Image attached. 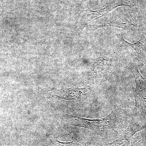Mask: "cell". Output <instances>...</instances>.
<instances>
[{
	"label": "cell",
	"instance_id": "3957f363",
	"mask_svg": "<svg viewBox=\"0 0 146 146\" xmlns=\"http://www.w3.org/2000/svg\"><path fill=\"white\" fill-rule=\"evenodd\" d=\"M92 87H86L81 89H67L54 91V95L66 100L73 102L85 100L91 96Z\"/></svg>",
	"mask_w": 146,
	"mask_h": 146
},
{
	"label": "cell",
	"instance_id": "7a4b0ae2",
	"mask_svg": "<svg viewBox=\"0 0 146 146\" xmlns=\"http://www.w3.org/2000/svg\"><path fill=\"white\" fill-rule=\"evenodd\" d=\"M136 82L134 96L136 102V112L133 117L146 125V78H144L135 65L132 67Z\"/></svg>",
	"mask_w": 146,
	"mask_h": 146
},
{
	"label": "cell",
	"instance_id": "9c48e42d",
	"mask_svg": "<svg viewBox=\"0 0 146 146\" xmlns=\"http://www.w3.org/2000/svg\"><path fill=\"white\" fill-rule=\"evenodd\" d=\"M125 18H121L116 20H113L112 22L105 25L103 27L111 26L122 28L124 29H129L131 24L130 22L125 21Z\"/></svg>",
	"mask_w": 146,
	"mask_h": 146
},
{
	"label": "cell",
	"instance_id": "30bf717a",
	"mask_svg": "<svg viewBox=\"0 0 146 146\" xmlns=\"http://www.w3.org/2000/svg\"><path fill=\"white\" fill-rule=\"evenodd\" d=\"M52 143L56 146H88L84 144L80 143L77 142H61L57 140H53L52 141Z\"/></svg>",
	"mask_w": 146,
	"mask_h": 146
},
{
	"label": "cell",
	"instance_id": "277c9868",
	"mask_svg": "<svg viewBox=\"0 0 146 146\" xmlns=\"http://www.w3.org/2000/svg\"><path fill=\"white\" fill-rule=\"evenodd\" d=\"M111 67L110 62L99 61L94 64L91 67L89 76L91 80L95 78H101L107 74Z\"/></svg>",
	"mask_w": 146,
	"mask_h": 146
},
{
	"label": "cell",
	"instance_id": "6da1fadb",
	"mask_svg": "<svg viewBox=\"0 0 146 146\" xmlns=\"http://www.w3.org/2000/svg\"><path fill=\"white\" fill-rule=\"evenodd\" d=\"M120 110H114L107 117L101 119H88L70 116L73 125L87 129L100 136H104L109 132H117V130L124 124Z\"/></svg>",
	"mask_w": 146,
	"mask_h": 146
},
{
	"label": "cell",
	"instance_id": "8992f818",
	"mask_svg": "<svg viewBox=\"0 0 146 146\" xmlns=\"http://www.w3.org/2000/svg\"><path fill=\"white\" fill-rule=\"evenodd\" d=\"M123 40L135 50L140 58L143 59L146 57V34L143 35L139 41L133 44L129 43L124 39Z\"/></svg>",
	"mask_w": 146,
	"mask_h": 146
},
{
	"label": "cell",
	"instance_id": "5b68a950",
	"mask_svg": "<svg viewBox=\"0 0 146 146\" xmlns=\"http://www.w3.org/2000/svg\"><path fill=\"white\" fill-rule=\"evenodd\" d=\"M140 139L138 138L128 136L123 133L122 135L117 139L108 143L104 146H134Z\"/></svg>",
	"mask_w": 146,
	"mask_h": 146
},
{
	"label": "cell",
	"instance_id": "52a82bcc",
	"mask_svg": "<svg viewBox=\"0 0 146 146\" xmlns=\"http://www.w3.org/2000/svg\"><path fill=\"white\" fill-rule=\"evenodd\" d=\"M146 128V125H144L139 122L138 121L132 117L127 127L123 132L124 134L133 137L137 132L141 131Z\"/></svg>",
	"mask_w": 146,
	"mask_h": 146
},
{
	"label": "cell",
	"instance_id": "ba28073f",
	"mask_svg": "<svg viewBox=\"0 0 146 146\" xmlns=\"http://www.w3.org/2000/svg\"><path fill=\"white\" fill-rule=\"evenodd\" d=\"M111 9H112L111 7H105L96 11H91L90 13L87 15V17L86 18V23H89L92 21L96 20L97 18L101 17L103 15H104L105 13L111 10Z\"/></svg>",
	"mask_w": 146,
	"mask_h": 146
}]
</instances>
